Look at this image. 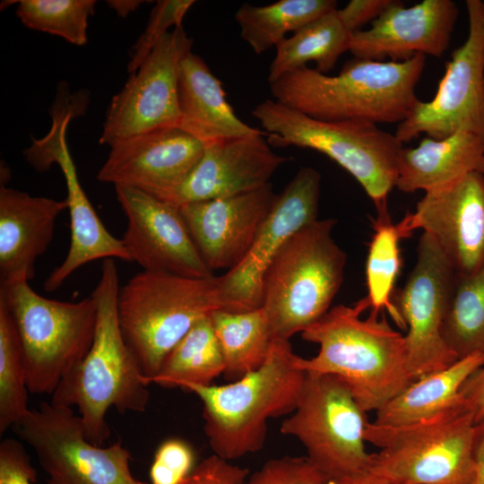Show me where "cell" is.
Wrapping results in <instances>:
<instances>
[{
    "mask_svg": "<svg viewBox=\"0 0 484 484\" xmlns=\"http://www.w3.org/2000/svg\"><path fill=\"white\" fill-rule=\"evenodd\" d=\"M367 308L360 299L355 306L338 305L301 333L319 346L311 359L298 356L306 373L331 375L341 381L366 411H378L413 381L407 366L404 335L385 316Z\"/></svg>",
    "mask_w": 484,
    "mask_h": 484,
    "instance_id": "6da1fadb",
    "label": "cell"
},
{
    "mask_svg": "<svg viewBox=\"0 0 484 484\" xmlns=\"http://www.w3.org/2000/svg\"><path fill=\"white\" fill-rule=\"evenodd\" d=\"M425 63L421 54L400 62L354 57L335 75L305 66L269 85L274 100L315 119L400 124L419 101Z\"/></svg>",
    "mask_w": 484,
    "mask_h": 484,
    "instance_id": "7a4b0ae2",
    "label": "cell"
},
{
    "mask_svg": "<svg viewBox=\"0 0 484 484\" xmlns=\"http://www.w3.org/2000/svg\"><path fill=\"white\" fill-rule=\"evenodd\" d=\"M119 277L112 258L103 260L100 279L91 293L97 303V324L91 347L82 361L58 385L51 403L73 408L82 419L86 438L103 445L110 436L107 412H143L148 384L127 346L117 315Z\"/></svg>",
    "mask_w": 484,
    "mask_h": 484,
    "instance_id": "3957f363",
    "label": "cell"
},
{
    "mask_svg": "<svg viewBox=\"0 0 484 484\" xmlns=\"http://www.w3.org/2000/svg\"><path fill=\"white\" fill-rule=\"evenodd\" d=\"M288 340H272L263 365L223 385H186L203 403L204 433L213 454L235 460L264 445L267 421L295 410L306 378Z\"/></svg>",
    "mask_w": 484,
    "mask_h": 484,
    "instance_id": "277c9868",
    "label": "cell"
},
{
    "mask_svg": "<svg viewBox=\"0 0 484 484\" xmlns=\"http://www.w3.org/2000/svg\"><path fill=\"white\" fill-rule=\"evenodd\" d=\"M252 115L269 143L312 149L328 156L359 183L378 216L389 214L387 197L395 187L403 149L395 134L367 121L315 119L273 99L259 103Z\"/></svg>",
    "mask_w": 484,
    "mask_h": 484,
    "instance_id": "5b68a950",
    "label": "cell"
},
{
    "mask_svg": "<svg viewBox=\"0 0 484 484\" xmlns=\"http://www.w3.org/2000/svg\"><path fill=\"white\" fill-rule=\"evenodd\" d=\"M219 277L189 278L143 271L120 288L124 339L147 384L175 345L203 317L221 309Z\"/></svg>",
    "mask_w": 484,
    "mask_h": 484,
    "instance_id": "8992f818",
    "label": "cell"
},
{
    "mask_svg": "<svg viewBox=\"0 0 484 484\" xmlns=\"http://www.w3.org/2000/svg\"><path fill=\"white\" fill-rule=\"evenodd\" d=\"M335 219L315 220L297 231L268 268L264 308L272 340H288L318 321L340 290L347 255L334 241Z\"/></svg>",
    "mask_w": 484,
    "mask_h": 484,
    "instance_id": "52a82bcc",
    "label": "cell"
},
{
    "mask_svg": "<svg viewBox=\"0 0 484 484\" xmlns=\"http://www.w3.org/2000/svg\"><path fill=\"white\" fill-rule=\"evenodd\" d=\"M475 425L467 402L407 425L368 421L365 441L379 449L370 473L393 484H472Z\"/></svg>",
    "mask_w": 484,
    "mask_h": 484,
    "instance_id": "ba28073f",
    "label": "cell"
},
{
    "mask_svg": "<svg viewBox=\"0 0 484 484\" xmlns=\"http://www.w3.org/2000/svg\"><path fill=\"white\" fill-rule=\"evenodd\" d=\"M0 299L16 324L29 392L52 395L91 347L97 324L94 297L76 302L50 299L22 281L1 284Z\"/></svg>",
    "mask_w": 484,
    "mask_h": 484,
    "instance_id": "9c48e42d",
    "label": "cell"
},
{
    "mask_svg": "<svg viewBox=\"0 0 484 484\" xmlns=\"http://www.w3.org/2000/svg\"><path fill=\"white\" fill-rule=\"evenodd\" d=\"M367 423V412L341 381L306 373L298 404L280 430L297 438L333 482L370 473L372 454L364 438Z\"/></svg>",
    "mask_w": 484,
    "mask_h": 484,
    "instance_id": "30bf717a",
    "label": "cell"
},
{
    "mask_svg": "<svg viewBox=\"0 0 484 484\" xmlns=\"http://www.w3.org/2000/svg\"><path fill=\"white\" fill-rule=\"evenodd\" d=\"M12 429L34 450L48 484H146L133 476L120 442L103 446L86 438L73 408L41 402Z\"/></svg>",
    "mask_w": 484,
    "mask_h": 484,
    "instance_id": "8fae6325",
    "label": "cell"
},
{
    "mask_svg": "<svg viewBox=\"0 0 484 484\" xmlns=\"http://www.w3.org/2000/svg\"><path fill=\"white\" fill-rule=\"evenodd\" d=\"M456 280L457 274L447 257L435 240L423 232L415 265L403 286L393 295V304L407 329V366L414 380L459 359L443 336Z\"/></svg>",
    "mask_w": 484,
    "mask_h": 484,
    "instance_id": "7c38bea8",
    "label": "cell"
},
{
    "mask_svg": "<svg viewBox=\"0 0 484 484\" xmlns=\"http://www.w3.org/2000/svg\"><path fill=\"white\" fill-rule=\"evenodd\" d=\"M469 33L454 50L435 96L419 101L400 123L395 136L402 143L421 134L443 139L458 132L484 140V3L465 2Z\"/></svg>",
    "mask_w": 484,
    "mask_h": 484,
    "instance_id": "4fadbf2b",
    "label": "cell"
},
{
    "mask_svg": "<svg viewBox=\"0 0 484 484\" xmlns=\"http://www.w3.org/2000/svg\"><path fill=\"white\" fill-rule=\"evenodd\" d=\"M50 114L52 124L49 131L40 139L33 138L24 151L26 160L36 170L45 171L56 164L65 180L71 242L65 260L44 283L48 292L56 290L72 273L94 260L117 258L132 262L123 240L115 238L106 229L79 181L66 141L69 123L80 116L78 108L69 100L57 99L52 105Z\"/></svg>",
    "mask_w": 484,
    "mask_h": 484,
    "instance_id": "5bb4252c",
    "label": "cell"
},
{
    "mask_svg": "<svg viewBox=\"0 0 484 484\" xmlns=\"http://www.w3.org/2000/svg\"><path fill=\"white\" fill-rule=\"evenodd\" d=\"M193 40L183 26L167 33L107 109L99 143L108 145L147 132L178 127L180 64Z\"/></svg>",
    "mask_w": 484,
    "mask_h": 484,
    "instance_id": "9a60e30c",
    "label": "cell"
},
{
    "mask_svg": "<svg viewBox=\"0 0 484 484\" xmlns=\"http://www.w3.org/2000/svg\"><path fill=\"white\" fill-rule=\"evenodd\" d=\"M320 181L315 169L304 167L277 194L245 257L219 277L221 309L245 312L262 307L264 277L275 256L297 231L317 220Z\"/></svg>",
    "mask_w": 484,
    "mask_h": 484,
    "instance_id": "2e32d148",
    "label": "cell"
},
{
    "mask_svg": "<svg viewBox=\"0 0 484 484\" xmlns=\"http://www.w3.org/2000/svg\"><path fill=\"white\" fill-rule=\"evenodd\" d=\"M127 219L123 242L143 271L189 278L213 276L179 211L139 189L115 186Z\"/></svg>",
    "mask_w": 484,
    "mask_h": 484,
    "instance_id": "e0dca14e",
    "label": "cell"
},
{
    "mask_svg": "<svg viewBox=\"0 0 484 484\" xmlns=\"http://www.w3.org/2000/svg\"><path fill=\"white\" fill-rule=\"evenodd\" d=\"M408 231L422 229L438 245L457 277L484 265V174L426 192L402 219Z\"/></svg>",
    "mask_w": 484,
    "mask_h": 484,
    "instance_id": "ac0fdd59",
    "label": "cell"
},
{
    "mask_svg": "<svg viewBox=\"0 0 484 484\" xmlns=\"http://www.w3.org/2000/svg\"><path fill=\"white\" fill-rule=\"evenodd\" d=\"M204 145L179 127L158 129L110 146L97 179L166 198L200 160Z\"/></svg>",
    "mask_w": 484,
    "mask_h": 484,
    "instance_id": "d6986e66",
    "label": "cell"
},
{
    "mask_svg": "<svg viewBox=\"0 0 484 484\" xmlns=\"http://www.w3.org/2000/svg\"><path fill=\"white\" fill-rule=\"evenodd\" d=\"M459 14L452 0H423L412 6L393 3L367 30L353 32L349 51L355 58L407 60L418 54L442 56Z\"/></svg>",
    "mask_w": 484,
    "mask_h": 484,
    "instance_id": "ffe728a7",
    "label": "cell"
},
{
    "mask_svg": "<svg viewBox=\"0 0 484 484\" xmlns=\"http://www.w3.org/2000/svg\"><path fill=\"white\" fill-rule=\"evenodd\" d=\"M264 135L267 134L204 145L196 165L165 202L179 207L252 192L269 184L274 172L290 158L274 152Z\"/></svg>",
    "mask_w": 484,
    "mask_h": 484,
    "instance_id": "44dd1931",
    "label": "cell"
},
{
    "mask_svg": "<svg viewBox=\"0 0 484 484\" xmlns=\"http://www.w3.org/2000/svg\"><path fill=\"white\" fill-rule=\"evenodd\" d=\"M277 194L271 183L252 192L179 206L209 269L235 267L245 257Z\"/></svg>",
    "mask_w": 484,
    "mask_h": 484,
    "instance_id": "7402d4cb",
    "label": "cell"
},
{
    "mask_svg": "<svg viewBox=\"0 0 484 484\" xmlns=\"http://www.w3.org/2000/svg\"><path fill=\"white\" fill-rule=\"evenodd\" d=\"M65 210V199L31 196L1 185L0 284L34 278L36 260L48 249Z\"/></svg>",
    "mask_w": 484,
    "mask_h": 484,
    "instance_id": "603a6c76",
    "label": "cell"
},
{
    "mask_svg": "<svg viewBox=\"0 0 484 484\" xmlns=\"http://www.w3.org/2000/svg\"><path fill=\"white\" fill-rule=\"evenodd\" d=\"M179 128L203 145L230 138L266 134L244 123L226 99L221 82L192 51L181 61Z\"/></svg>",
    "mask_w": 484,
    "mask_h": 484,
    "instance_id": "cb8c5ba5",
    "label": "cell"
},
{
    "mask_svg": "<svg viewBox=\"0 0 484 484\" xmlns=\"http://www.w3.org/2000/svg\"><path fill=\"white\" fill-rule=\"evenodd\" d=\"M473 172L484 174L481 137L467 132L443 139L426 137L418 146L402 149L395 187L403 193H426Z\"/></svg>",
    "mask_w": 484,
    "mask_h": 484,
    "instance_id": "d4e9b609",
    "label": "cell"
},
{
    "mask_svg": "<svg viewBox=\"0 0 484 484\" xmlns=\"http://www.w3.org/2000/svg\"><path fill=\"white\" fill-rule=\"evenodd\" d=\"M484 367V354L474 353L451 366L414 380L376 411V424L402 426L445 412L466 402L461 393L465 381Z\"/></svg>",
    "mask_w": 484,
    "mask_h": 484,
    "instance_id": "484cf974",
    "label": "cell"
},
{
    "mask_svg": "<svg viewBox=\"0 0 484 484\" xmlns=\"http://www.w3.org/2000/svg\"><path fill=\"white\" fill-rule=\"evenodd\" d=\"M350 33L342 24L334 9L293 32L275 48L267 81L274 82L286 73L315 63V70L326 73L339 57L349 50Z\"/></svg>",
    "mask_w": 484,
    "mask_h": 484,
    "instance_id": "4316f807",
    "label": "cell"
},
{
    "mask_svg": "<svg viewBox=\"0 0 484 484\" xmlns=\"http://www.w3.org/2000/svg\"><path fill=\"white\" fill-rule=\"evenodd\" d=\"M210 316L223 356L226 377L238 380L263 365L272 338L262 307L245 312L218 309Z\"/></svg>",
    "mask_w": 484,
    "mask_h": 484,
    "instance_id": "83f0119b",
    "label": "cell"
},
{
    "mask_svg": "<svg viewBox=\"0 0 484 484\" xmlns=\"http://www.w3.org/2000/svg\"><path fill=\"white\" fill-rule=\"evenodd\" d=\"M225 363L210 315L200 319L164 359L151 384L166 388L211 385Z\"/></svg>",
    "mask_w": 484,
    "mask_h": 484,
    "instance_id": "f1b7e54d",
    "label": "cell"
},
{
    "mask_svg": "<svg viewBox=\"0 0 484 484\" xmlns=\"http://www.w3.org/2000/svg\"><path fill=\"white\" fill-rule=\"evenodd\" d=\"M333 0H280L266 5L243 4L235 13L240 36L261 55L322 15L337 9Z\"/></svg>",
    "mask_w": 484,
    "mask_h": 484,
    "instance_id": "f546056e",
    "label": "cell"
},
{
    "mask_svg": "<svg viewBox=\"0 0 484 484\" xmlns=\"http://www.w3.org/2000/svg\"><path fill=\"white\" fill-rule=\"evenodd\" d=\"M366 262L368 308L380 313L386 309L395 324L405 329L393 304L394 284L401 268L400 240L410 236L402 221L393 224L390 215L376 217Z\"/></svg>",
    "mask_w": 484,
    "mask_h": 484,
    "instance_id": "4dcf8cb0",
    "label": "cell"
},
{
    "mask_svg": "<svg viewBox=\"0 0 484 484\" xmlns=\"http://www.w3.org/2000/svg\"><path fill=\"white\" fill-rule=\"evenodd\" d=\"M443 336L458 359L484 354V265L457 277Z\"/></svg>",
    "mask_w": 484,
    "mask_h": 484,
    "instance_id": "1f68e13d",
    "label": "cell"
},
{
    "mask_svg": "<svg viewBox=\"0 0 484 484\" xmlns=\"http://www.w3.org/2000/svg\"><path fill=\"white\" fill-rule=\"evenodd\" d=\"M22 347L15 322L0 299V433L13 428L29 412Z\"/></svg>",
    "mask_w": 484,
    "mask_h": 484,
    "instance_id": "d6a6232c",
    "label": "cell"
},
{
    "mask_svg": "<svg viewBox=\"0 0 484 484\" xmlns=\"http://www.w3.org/2000/svg\"><path fill=\"white\" fill-rule=\"evenodd\" d=\"M95 0H21L16 14L28 28L60 37L75 46L87 42Z\"/></svg>",
    "mask_w": 484,
    "mask_h": 484,
    "instance_id": "836d02e7",
    "label": "cell"
},
{
    "mask_svg": "<svg viewBox=\"0 0 484 484\" xmlns=\"http://www.w3.org/2000/svg\"><path fill=\"white\" fill-rule=\"evenodd\" d=\"M194 0H160L153 7L144 31L130 51L128 73H134L150 55L170 27H181Z\"/></svg>",
    "mask_w": 484,
    "mask_h": 484,
    "instance_id": "e575fe53",
    "label": "cell"
},
{
    "mask_svg": "<svg viewBox=\"0 0 484 484\" xmlns=\"http://www.w3.org/2000/svg\"><path fill=\"white\" fill-rule=\"evenodd\" d=\"M245 484H332L307 456H282L267 461Z\"/></svg>",
    "mask_w": 484,
    "mask_h": 484,
    "instance_id": "d590c367",
    "label": "cell"
},
{
    "mask_svg": "<svg viewBox=\"0 0 484 484\" xmlns=\"http://www.w3.org/2000/svg\"><path fill=\"white\" fill-rule=\"evenodd\" d=\"M195 467L192 446L179 438H169L158 447L150 468L151 484H179Z\"/></svg>",
    "mask_w": 484,
    "mask_h": 484,
    "instance_id": "8d00e7d4",
    "label": "cell"
},
{
    "mask_svg": "<svg viewBox=\"0 0 484 484\" xmlns=\"http://www.w3.org/2000/svg\"><path fill=\"white\" fill-rule=\"evenodd\" d=\"M37 471L23 445L14 438L0 444V484H33Z\"/></svg>",
    "mask_w": 484,
    "mask_h": 484,
    "instance_id": "74e56055",
    "label": "cell"
},
{
    "mask_svg": "<svg viewBox=\"0 0 484 484\" xmlns=\"http://www.w3.org/2000/svg\"><path fill=\"white\" fill-rule=\"evenodd\" d=\"M249 470L213 454L195 465L179 484H245Z\"/></svg>",
    "mask_w": 484,
    "mask_h": 484,
    "instance_id": "f35d334b",
    "label": "cell"
},
{
    "mask_svg": "<svg viewBox=\"0 0 484 484\" xmlns=\"http://www.w3.org/2000/svg\"><path fill=\"white\" fill-rule=\"evenodd\" d=\"M394 0H351L337 13L346 30L352 34L367 22L377 19Z\"/></svg>",
    "mask_w": 484,
    "mask_h": 484,
    "instance_id": "ab89813d",
    "label": "cell"
},
{
    "mask_svg": "<svg viewBox=\"0 0 484 484\" xmlns=\"http://www.w3.org/2000/svg\"><path fill=\"white\" fill-rule=\"evenodd\" d=\"M461 393L474 413L475 422L484 419V367L474 372L462 385Z\"/></svg>",
    "mask_w": 484,
    "mask_h": 484,
    "instance_id": "60d3db41",
    "label": "cell"
},
{
    "mask_svg": "<svg viewBox=\"0 0 484 484\" xmlns=\"http://www.w3.org/2000/svg\"><path fill=\"white\" fill-rule=\"evenodd\" d=\"M472 456L474 462L472 484H484V419L475 425Z\"/></svg>",
    "mask_w": 484,
    "mask_h": 484,
    "instance_id": "b9f144b4",
    "label": "cell"
},
{
    "mask_svg": "<svg viewBox=\"0 0 484 484\" xmlns=\"http://www.w3.org/2000/svg\"><path fill=\"white\" fill-rule=\"evenodd\" d=\"M108 6L112 8L119 17L125 18L132 12L135 11L144 1L140 0H109L107 1Z\"/></svg>",
    "mask_w": 484,
    "mask_h": 484,
    "instance_id": "7bdbcfd3",
    "label": "cell"
},
{
    "mask_svg": "<svg viewBox=\"0 0 484 484\" xmlns=\"http://www.w3.org/2000/svg\"><path fill=\"white\" fill-rule=\"evenodd\" d=\"M332 484H393V483L382 477L374 475L372 473H368L365 476L356 478V479L333 481Z\"/></svg>",
    "mask_w": 484,
    "mask_h": 484,
    "instance_id": "ee69618b",
    "label": "cell"
}]
</instances>
